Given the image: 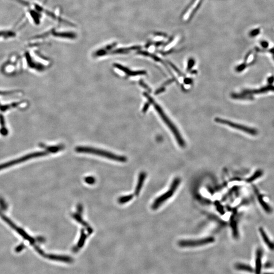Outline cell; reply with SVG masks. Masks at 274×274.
<instances>
[{
    "label": "cell",
    "instance_id": "6da1fadb",
    "mask_svg": "<svg viewBox=\"0 0 274 274\" xmlns=\"http://www.w3.org/2000/svg\"><path fill=\"white\" fill-rule=\"evenodd\" d=\"M144 96H145L146 98H147L148 102L150 103V104H151L153 105L154 106V107L155 109V110L157 111V113L159 114V115L162 118V120H164V121L165 122V123L168 125V127H169V129H171V131L173 133L174 136L175 137L176 141L179 144V145L181 147H185V145H186L185 141H184L182 137L181 136L179 131H178V130L176 128L175 125L169 119V117H168L165 114L164 111L162 110L161 107L157 103H155V102L152 98V97L150 96L147 93L144 92Z\"/></svg>",
    "mask_w": 274,
    "mask_h": 274
},
{
    "label": "cell",
    "instance_id": "7a4b0ae2",
    "mask_svg": "<svg viewBox=\"0 0 274 274\" xmlns=\"http://www.w3.org/2000/svg\"><path fill=\"white\" fill-rule=\"evenodd\" d=\"M75 150L79 153H86L94 154L103 157L108 158V159H112L113 160L120 162H125L127 160V157L123 156H119L113 154L112 153L108 152L106 151L100 150L93 148L87 147H78L76 148Z\"/></svg>",
    "mask_w": 274,
    "mask_h": 274
},
{
    "label": "cell",
    "instance_id": "3957f363",
    "mask_svg": "<svg viewBox=\"0 0 274 274\" xmlns=\"http://www.w3.org/2000/svg\"><path fill=\"white\" fill-rule=\"evenodd\" d=\"M180 183V178L179 177L175 178L172 182L170 188H169L167 191L157 197L154 201L152 205V209L155 210L159 208V207L164 204L165 201L170 199L173 195L175 192H176V190L177 189Z\"/></svg>",
    "mask_w": 274,
    "mask_h": 274
},
{
    "label": "cell",
    "instance_id": "277c9868",
    "mask_svg": "<svg viewBox=\"0 0 274 274\" xmlns=\"http://www.w3.org/2000/svg\"><path fill=\"white\" fill-rule=\"evenodd\" d=\"M215 239L212 237H209L196 240H182L178 242V245L181 247H193L203 246L212 243Z\"/></svg>",
    "mask_w": 274,
    "mask_h": 274
},
{
    "label": "cell",
    "instance_id": "5b68a950",
    "mask_svg": "<svg viewBox=\"0 0 274 274\" xmlns=\"http://www.w3.org/2000/svg\"><path fill=\"white\" fill-rule=\"evenodd\" d=\"M48 153H49V152L47 151H41V152H36L30 153L29 154L26 155V156H24L20 157V158H19L18 159H14L12 161L8 162L3 164H0V170L5 169L6 168L9 167V166L14 165V164H18L20 163L21 162L26 161V160H27L28 159H31L32 158L44 156V155L48 154Z\"/></svg>",
    "mask_w": 274,
    "mask_h": 274
},
{
    "label": "cell",
    "instance_id": "8992f818",
    "mask_svg": "<svg viewBox=\"0 0 274 274\" xmlns=\"http://www.w3.org/2000/svg\"><path fill=\"white\" fill-rule=\"evenodd\" d=\"M215 121L217 123L227 125L229 127H232L234 128V129H239V130L242 131L246 132L247 133H249V134L252 135H256L257 134V131L254 129L249 128L248 127H245L244 125H242L241 124L235 123L230 121L227 120H223V119H221L220 118H216L215 119Z\"/></svg>",
    "mask_w": 274,
    "mask_h": 274
},
{
    "label": "cell",
    "instance_id": "52a82bcc",
    "mask_svg": "<svg viewBox=\"0 0 274 274\" xmlns=\"http://www.w3.org/2000/svg\"><path fill=\"white\" fill-rule=\"evenodd\" d=\"M0 216L3 220L5 221L6 223H7L11 227H12V228H13L14 230H15L19 234L21 235V236L23 237L24 239H26V240H27L31 244H34L35 240L33 239V238H32L28 234H27L26 232L24 231V230H22L20 228L17 227V226L15 225L14 223H12V221L10 220L9 218H7L6 216L4 215L1 212H0Z\"/></svg>",
    "mask_w": 274,
    "mask_h": 274
},
{
    "label": "cell",
    "instance_id": "ba28073f",
    "mask_svg": "<svg viewBox=\"0 0 274 274\" xmlns=\"http://www.w3.org/2000/svg\"><path fill=\"white\" fill-rule=\"evenodd\" d=\"M44 257L49 259L50 260L59 261V262H66V263H72L74 259L68 256L63 255H56V254H45Z\"/></svg>",
    "mask_w": 274,
    "mask_h": 274
},
{
    "label": "cell",
    "instance_id": "9c48e42d",
    "mask_svg": "<svg viewBox=\"0 0 274 274\" xmlns=\"http://www.w3.org/2000/svg\"><path fill=\"white\" fill-rule=\"evenodd\" d=\"M263 251L261 248H258L256 250V274H260L262 267V257Z\"/></svg>",
    "mask_w": 274,
    "mask_h": 274
},
{
    "label": "cell",
    "instance_id": "30bf717a",
    "mask_svg": "<svg viewBox=\"0 0 274 274\" xmlns=\"http://www.w3.org/2000/svg\"><path fill=\"white\" fill-rule=\"evenodd\" d=\"M114 66L116 68L120 69V70L123 71V72L127 74V75L131 76H137V75H145L146 74V72L145 71H133L129 70L128 68H125V67L121 66L119 64L115 63L114 65Z\"/></svg>",
    "mask_w": 274,
    "mask_h": 274
},
{
    "label": "cell",
    "instance_id": "8fae6325",
    "mask_svg": "<svg viewBox=\"0 0 274 274\" xmlns=\"http://www.w3.org/2000/svg\"><path fill=\"white\" fill-rule=\"evenodd\" d=\"M88 234H86L84 230H81V234L80 237L79 241L78 242L76 246L74 247V248L72 249V251L74 252H77L80 249L82 248V247L84 246L85 242L86 241V239L87 238Z\"/></svg>",
    "mask_w": 274,
    "mask_h": 274
},
{
    "label": "cell",
    "instance_id": "7c38bea8",
    "mask_svg": "<svg viewBox=\"0 0 274 274\" xmlns=\"http://www.w3.org/2000/svg\"><path fill=\"white\" fill-rule=\"evenodd\" d=\"M259 231L261 234V236L262 237V240L266 244V245L269 247L270 250H274V243L270 240L267 234L265 233V230H263L262 227H260L259 228Z\"/></svg>",
    "mask_w": 274,
    "mask_h": 274
},
{
    "label": "cell",
    "instance_id": "4fadbf2b",
    "mask_svg": "<svg viewBox=\"0 0 274 274\" xmlns=\"http://www.w3.org/2000/svg\"><path fill=\"white\" fill-rule=\"evenodd\" d=\"M146 176H147L146 174L144 172H141L139 174L138 181V183H137V184L136 186V189H135V195L137 196H138L142 188L143 184L144 182V181L145 180Z\"/></svg>",
    "mask_w": 274,
    "mask_h": 274
},
{
    "label": "cell",
    "instance_id": "5bb4252c",
    "mask_svg": "<svg viewBox=\"0 0 274 274\" xmlns=\"http://www.w3.org/2000/svg\"><path fill=\"white\" fill-rule=\"evenodd\" d=\"M72 217L77 221L78 223H79L81 224H82L84 226L86 227L87 231L88 232V234H90L91 233H92V232H93L92 229L91 228V227H90L89 224L87 223H86L85 220H83V219L81 218V216H80V215H79L77 213H76V214H74L72 215Z\"/></svg>",
    "mask_w": 274,
    "mask_h": 274
},
{
    "label": "cell",
    "instance_id": "9a60e30c",
    "mask_svg": "<svg viewBox=\"0 0 274 274\" xmlns=\"http://www.w3.org/2000/svg\"><path fill=\"white\" fill-rule=\"evenodd\" d=\"M258 201H259L261 206L267 213H271L272 212V208L269 206V205L267 204L261 195H257Z\"/></svg>",
    "mask_w": 274,
    "mask_h": 274
},
{
    "label": "cell",
    "instance_id": "2e32d148",
    "mask_svg": "<svg viewBox=\"0 0 274 274\" xmlns=\"http://www.w3.org/2000/svg\"><path fill=\"white\" fill-rule=\"evenodd\" d=\"M234 267L235 268L238 270L243 271L250 272V273H253L254 271L253 268L250 267L249 265H246L241 263H236Z\"/></svg>",
    "mask_w": 274,
    "mask_h": 274
},
{
    "label": "cell",
    "instance_id": "e0dca14e",
    "mask_svg": "<svg viewBox=\"0 0 274 274\" xmlns=\"http://www.w3.org/2000/svg\"><path fill=\"white\" fill-rule=\"evenodd\" d=\"M262 174H263V172L261 170H257V171H256L253 174L252 176H251L250 177H249L247 179V181L249 183L252 182L256 180V179L260 177L261 176H262Z\"/></svg>",
    "mask_w": 274,
    "mask_h": 274
},
{
    "label": "cell",
    "instance_id": "ac0fdd59",
    "mask_svg": "<svg viewBox=\"0 0 274 274\" xmlns=\"http://www.w3.org/2000/svg\"><path fill=\"white\" fill-rule=\"evenodd\" d=\"M133 197H134V195H126V196L120 197L118 200V201L120 204H125V203L130 201L131 200L133 199Z\"/></svg>",
    "mask_w": 274,
    "mask_h": 274
},
{
    "label": "cell",
    "instance_id": "d6986e66",
    "mask_svg": "<svg viewBox=\"0 0 274 274\" xmlns=\"http://www.w3.org/2000/svg\"><path fill=\"white\" fill-rule=\"evenodd\" d=\"M85 181L87 184H93L96 182V179L92 176H88L85 178Z\"/></svg>",
    "mask_w": 274,
    "mask_h": 274
},
{
    "label": "cell",
    "instance_id": "ffe728a7",
    "mask_svg": "<svg viewBox=\"0 0 274 274\" xmlns=\"http://www.w3.org/2000/svg\"><path fill=\"white\" fill-rule=\"evenodd\" d=\"M195 61L193 59H192V58L190 59L188 61V67H187L186 70L188 71H189L190 70H191L192 67L195 65Z\"/></svg>",
    "mask_w": 274,
    "mask_h": 274
},
{
    "label": "cell",
    "instance_id": "44dd1931",
    "mask_svg": "<svg viewBox=\"0 0 274 274\" xmlns=\"http://www.w3.org/2000/svg\"><path fill=\"white\" fill-rule=\"evenodd\" d=\"M168 63H169V65L171 66V67L173 68L174 70L175 71V72L178 74V75H180L181 76H185V75L183 74L179 70L178 68H177L176 66H175L174 65H173V63H171V62H169V61H168Z\"/></svg>",
    "mask_w": 274,
    "mask_h": 274
},
{
    "label": "cell",
    "instance_id": "7402d4cb",
    "mask_svg": "<svg viewBox=\"0 0 274 274\" xmlns=\"http://www.w3.org/2000/svg\"><path fill=\"white\" fill-rule=\"evenodd\" d=\"M246 67V64H245V63H243V64H242L241 65H239V66L237 67V68H236V71H237V72H242V71H243Z\"/></svg>",
    "mask_w": 274,
    "mask_h": 274
},
{
    "label": "cell",
    "instance_id": "603a6c76",
    "mask_svg": "<svg viewBox=\"0 0 274 274\" xmlns=\"http://www.w3.org/2000/svg\"><path fill=\"white\" fill-rule=\"evenodd\" d=\"M25 247V246L23 244H20L19 246H17V248L15 249V252H17V253H19L20 252H21V251Z\"/></svg>",
    "mask_w": 274,
    "mask_h": 274
},
{
    "label": "cell",
    "instance_id": "cb8c5ba5",
    "mask_svg": "<svg viewBox=\"0 0 274 274\" xmlns=\"http://www.w3.org/2000/svg\"><path fill=\"white\" fill-rule=\"evenodd\" d=\"M140 85L142 86L143 87H144V88L147 89L149 92H151V90L150 88L147 85H146L145 83L143 82V81H141V80L140 81Z\"/></svg>",
    "mask_w": 274,
    "mask_h": 274
},
{
    "label": "cell",
    "instance_id": "d4e9b609",
    "mask_svg": "<svg viewBox=\"0 0 274 274\" xmlns=\"http://www.w3.org/2000/svg\"><path fill=\"white\" fill-rule=\"evenodd\" d=\"M165 90H166V88H164V87H161L160 88H158V89H157V90H156L155 92V94L156 95H157V94H160V93H162V92H164V91H165Z\"/></svg>",
    "mask_w": 274,
    "mask_h": 274
},
{
    "label": "cell",
    "instance_id": "484cf974",
    "mask_svg": "<svg viewBox=\"0 0 274 274\" xmlns=\"http://www.w3.org/2000/svg\"><path fill=\"white\" fill-rule=\"evenodd\" d=\"M192 81H193V80H192V79L189 78H186L184 80V82L185 85H190V84L192 83Z\"/></svg>",
    "mask_w": 274,
    "mask_h": 274
},
{
    "label": "cell",
    "instance_id": "4316f807",
    "mask_svg": "<svg viewBox=\"0 0 274 274\" xmlns=\"http://www.w3.org/2000/svg\"><path fill=\"white\" fill-rule=\"evenodd\" d=\"M149 106H150V103H146L144 105V107H143V109H142V111H143V113H145L147 111L148 108L149 107Z\"/></svg>",
    "mask_w": 274,
    "mask_h": 274
},
{
    "label": "cell",
    "instance_id": "83f0119b",
    "mask_svg": "<svg viewBox=\"0 0 274 274\" xmlns=\"http://www.w3.org/2000/svg\"><path fill=\"white\" fill-rule=\"evenodd\" d=\"M174 81V79H169L166 81V82L164 83V85H170L172 83V82H173Z\"/></svg>",
    "mask_w": 274,
    "mask_h": 274
},
{
    "label": "cell",
    "instance_id": "f1b7e54d",
    "mask_svg": "<svg viewBox=\"0 0 274 274\" xmlns=\"http://www.w3.org/2000/svg\"><path fill=\"white\" fill-rule=\"evenodd\" d=\"M197 73V71L193 70V71H192L191 72V74H196Z\"/></svg>",
    "mask_w": 274,
    "mask_h": 274
},
{
    "label": "cell",
    "instance_id": "f546056e",
    "mask_svg": "<svg viewBox=\"0 0 274 274\" xmlns=\"http://www.w3.org/2000/svg\"><path fill=\"white\" fill-rule=\"evenodd\" d=\"M265 274H271V273H265Z\"/></svg>",
    "mask_w": 274,
    "mask_h": 274
}]
</instances>
